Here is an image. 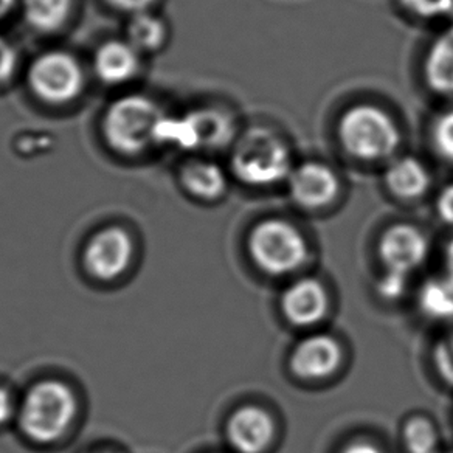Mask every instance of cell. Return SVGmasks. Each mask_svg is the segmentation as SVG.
I'll use <instances>...</instances> for the list:
<instances>
[{"instance_id": "cell-1", "label": "cell", "mask_w": 453, "mask_h": 453, "mask_svg": "<svg viewBox=\"0 0 453 453\" xmlns=\"http://www.w3.org/2000/svg\"><path fill=\"white\" fill-rule=\"evenodd\" d=\"M80 415V401L63 379H41L19 399L16 424L20 434L36 446H53L67 436Z\"/></svg>"}, {"instance_id": "cell-2", "label": "cell", "mask_w": 453, "mask_h": 453, "mask_svg": "<svg viewBox=\"0 0 453 453\" xmlns=\"http://www.w3.org/2000/svg\"><path fill=\"white\" fill-rule=\"evenodd\" d=\"M164 112L145 94L123 95L107 106L101 121L107 146L120 156H139L154 145L156 127Z\"/></svg>"}, {"instance_id": "cell-3", "label": "cell", "mask_w": 453, "mask_h": 453, "mask_svg": "<svg viewBox=\"0 0 453 453\" xmlns=\"http://www.w3.org/2000/svg\"><path fill=\"white\" fill-rule=\"evenodd\" d=\"M339 139L351 157L380 162L396 154L403 135L395 119L382 107L356 104L340 119Z\"/></svg>"}, {"instance_id": "cell-4", "label": "cell", "mask_w": 453, "mask_h": 453, "mask_svg": "<svg viewBox=\"0 0 453 453\" xmlns=\"http://www.w3.org/2000/svg\"><path fill=\"white\" fill-rule=\"evenodd\" d=\"M232 170L241 182L250 187L288 182L294 170L292 152L278 134L265 127H253L236 142Z\"/></svg>"}, {"instance_id": "cell-5", "label": "cell", "mask_w": 453, "mask_h": 453, "mask_svg": "<svg viewBox=\"0 0 453 453\" xmlns=\"http://www.w3.org/2000/svg\"><path fill=\"white\" fill-rule=\"evenodd\" d=\"M247 247L257 267L275 277L296 272L308 258V242L302 232L277 218L253 226Z\"/></svg>"}, {"instance_id": "cell-6", "label": "cell", "mask_w": 453, "mask_h": 453, "mask_svg": "<svg viewBox=\"0 0 453 453\" xmlns=\"http://www.w3.org/2000/svg\"><path fill=\"white\" fill-rule=\"evenodd\" d=\"M32 94L51 106H64L75 101L84 88V70L73 55L51 50L39 55L27 72Z\"/></svg>"}, {"instance_id": "cell-7", "label": "cell", "mask_w": 453, "mask_h": 453, "mask_svg": "<svg viewBox=\"0 0 453 453\" xmlns=\"http://www.w3.org/2000/svg\"><path fill=\"white\" fill-rule=\"evenodd\" d=\"M135 258V242L127 228L103 226L84 244L81 263L96 283L111 284L125 277Z\"/></svg>"}, {"instance_id": "cell-8", "label": "cell", "mask_w": 453, "mask_h": 453, "mask_svg": "<svg viewBox=\"0 0 453 453\" xmlns=\"http://www.w3.org/2000/svg\"><path fill=\"white\" fill-rule=\"evenodd\" d=\"M379 255L387 271L409 277L427 259V236L415 226L396 224L382 234L379 242Z\"/></svg>"}, {"instance_id": "cell-9", "label": "cell", "mask_w": 453, "mask_h": 453, "mask_svg": "<svg viewBox=\"0 0 453 453\" xmlns=\"http://www.w3.org/2000/svg\"><path fill=\"white\" fill-rule=\"evenodd\" d=\"M288 187L296 205L306 210H319L335 201L339 196L340 180L327 165L306 162L294 166Z\"/></svg>"}, {"instance_id": "cell-10", "label": "cell", "mask_w": 453, "mask_h": 453, "mask_svg": "<svg viewBox=\"0 0 453 453\" xmlns=\"http://www.w3.org/2000/svg\"><path fill=\"white\" fill-rule=\"evenodd\" d=\"M226 436L236 453H265L275 436V422L258 405H244L228 418Z\"/></svg>"}, {"instance_id": "cell-11", "label": "cell", "mask_w": 453, "mask_h": 453, "mask_svg": "<svg viewBox=\"0 0 453 453\" xmlns=\"http://www.w3.org/2000/svg\"><path fill=\"white\" fill-rule=\"evenodd\" d=\"M343 353L339 342L326 334H314L296 345L290 366L298 378L323 380L339 370Z\"/></svg>"}, {"instance_id": "cell-12", "label": "cell", "mask_w": 453, "mask_h": 453, "mask_svg": "<svg viewBox=\"0 0 453 453\" xmlns=\"http://www.w3.org/2000/svg\"><path fill=\"white\" fill-rule=\"evenodd\" d=\"M286 319L296 326H312L325 319L329 311V296L315 278H303L289 286L281 298Z\"/></svg>"}, {"instance_id": "cell-13", "label": "cell", "mask_w": 453, "mask_h": 453, "mask_svg": "<svg viewBox=\"0 0 453 453\" xmlns=\"http://www.w3.org/2000/svg\"><path fill=\"white\" fill-rule=\"evenodd\" d=\"M142 53L127 39H111L96 49L94 55L95 75L107 86H121L139 75Z\"/></svg>"}, {"instance_id": "cell-14", "label": "cell", "mask_w": 453, "mask_h": 453, "mask_svg": "<svg viewBox=\"0 0 453 453\" xmlns=\"http://www.w3.org/2000/svg\"><path fill=\"white\" fill-rule=\"evenodd\" d=\"M180 183L187 193L201 201H218L228 187L226 171L208 158H193L180 170Z\"/></svg>"}, {"instance_id": "cell-15", "label": "cell", "mask_w": 453, "mask_h": 453, "mask_svg": "<svg viewBox=\"0 0 453 453\" xmlns=\"http://www.w3.org/2000/svg\"><path fill=\"white\" fill-rule=\"evenodd\" d=\"M427 166L415 157H397L385 170V185L401 199H418L430 188Z\"/></svg>"}, {"instance_id": "cell-16", "label": "cell", "mask_w": 453, "mask_h": 453, "mask_svg": "<svg viewBox=\"0 0 453 453\" xmlns=\"http://www.w3.org/2000/svg\"><path fill=\"white\" fill-rule=\"evenodd\" d=\"M428 88L446 96H453V24L438 35L424 63Z\"/></svg>"}, {"instance_id": "cell-17", "label": "cell", "mask_w": 453, "mask_h": 453, "mask_svg": "<svg viewBox=\"0 0 453 453\" xmlns=\"http://www.w3.org/2000/svg\"><path fill=\"white\" fill-rule=\"evenodd\" d=\"M195 131L197 150H214L226 145L230 140L234 123L228 115L213 107H202L188 112Z\"/></svg>"}, {"instance_id": "cell-18", "label": "cell", "mask_w": 453, "mask_h": 453, "mask_svg": "<svg viewBox=\"0 0 453 453\" xmlns=\"http://www.w3.org/2000/svg\"><path fill=\"white\" fill-rule=\"evenodd\" d=\"M73 0H22V13L35 32L55 33L65 26Z\"/></svg>"}, {"instance_id": "cell-19", "label": "cell", "mask_w": 453, "mask_h": 453, "mask_svg": "<svg viewBox=\"0 0 453 453\" xmlns=\"http://www.w3.org/2000/svg\"><path fill=\"white\" fill-rule=\"evenodd\" d=\"M168 38V27L157 14L148 12L133 14L127 27V41L137 50L154 53L164 47Z\"/></svg>"}, {"instance_id": "cell-20", "label": "cell", "mask_w": 453, "mask_h": 453, "mask_svg": "<svg viewBox=\"0 0 453 453\" xmlns=\"http://www.w3.org/2000/svg\"><path fill=\"white\" fill-rule=\"evenodd\" d=\"M422 309L434 319H453V278L430 281L421 294Z\"/></svg>"}, {"instance_id": "cell-21", "label": "cell", "mask_w": 453, "mask_h": 453, "mask_svg": "<svg viewBox=\"0 0 453 453\" xmlns=\"http://www.w3.org/2000/svg\"><path fill=\"white\" fill-rule=\"evenodd\" d=\"M403 438L409 453H436L438 450L436 428L424 416H415L405 422Z\"/></svg>"}, {"instance_id": "cell-22", "label": "cell", "mask_w": 453, "mask_h": 453, "mask_svg": "<svg viewBox=\"0 0 453 453\" xmlns=\"http://www.w3.org/2000/svg\"><path fill=\"white\" fill-rule=\"evenodd\" d=\"M430 140L436 154L453 164V107L434 119L430 127Z\"/></svg>"}, {"instance_id": "cell-23", "label": "cell", "mask_w": 453, "mask_h": 453, "mask_svg": "<svg viewBox=\"0 0 453 453\" xmlns=\"http://www.w3.org/2000/svg\"><path fill=\"white\" fill-rule=\"evenodd\" d=\"M409 13L421 19H440L453 12V0H397Z\"/></svg>"}, {"instance_id": "cell-24", "label": "cell", "mask_w": 453, "mask_h": 453, "mask_svg": "<svg viewBox=\"0 0 453 453\" xmlns=\"http://www.w3.org/2000/svg\"><path fill=\"white\" fill-rule=\"evenodd\" d=\"M18 51L14 45L0 35V84L10 81L18 69Z\"/></svg>"}, {"instance_id": "cell-25", "label": "cell", "mask_w": 453, "mask_h": 453, "mask_svg": "<svg viewBox=\"0 0 453 453\" xmlns=\"http://www.w3.org/2000/svg\"><path fill=\"white\" fill-rule=\"evenodd\" d=\"M18 407H19V399L14 396L13 391L8 387L0 385V427H5L12 422H16Z\"/></svg>"}, {"instance_id": "cell-26", "label": "cell", "mask_w": 453, "mask_h": 453, "mask_svg": "<svg viewBox=\"0 0 453 453\" xmlns=\"http://www.w3.org/2000/svg\"><path fill=\"white\" fill-rule=\"evenodd\" d=\"M407 286V275L396 273V272L387 271L384 277L379 281V292L385 298H397L403 296Z\"/></svg>"}, {"instance_id": "cell-27", "label": "cell", "mask_w": 453, "mask_h": 453, "mask_svg": "<svg viewBox=\"0 0 453 453\" xmlns=\"http://www.w3.org/2000/svg\"><path fill=\"white\" fill-rule=\"evenodd\" d=\"M436 211L441 219L449 226H453V183L447 185L436 199Z\"/></svg>"}, {"instance_id": "cell-28", "label": "cell", "mask_w": 453, "mask_h": 453, "mask_svg": "<svg viewBox=\"0 0 453 453\" xmlns=\"http://www.w3.org/2000/svg\"><path fill=\"white\" fill-rule=\"evenodd\" d=\"M111 7L123 13L137 14L151 10L156 0H106Z\"/></svg>"}, {"instance_id": "cell-29", "label": "cell", "mask_w": 453, "mask_h": 453, "mask_svg": "<svg viewBox=\"0 0 453 453\" xmlns=\"http://www.w3.org/2000/svg\"><path fill=\"white\" fill-rule=\"evenodd\" d=\"M436 359H438L441 370L446 372L447 378L453 380V337L446 343H442Z\"/></svg>"}, {"instance_id": "cell-30", "label": "cell", "mask_w": 453, "mask_h": 453, "mask_svg": "<svg viewBox=\"0 0 453 453\" xmlns=\"http://www.w3.org/2000/svg\"><path fill=\"white\" fill-rule=\"evenodd\" d=\"M342 453H382V450L378 446H374L372 442L356 441L353 444L345 447Z\"/></svg>"}, {"instance_id": "cell-31", "label": "cell", "mask_w": 453, "mask_h": 453, "mask_svg": "<svg viewBox=\"0 0 453 453\" xmlns=\"http://www.w3.org/2000/svg\"><path fill=\"white\" fill-rule=\"evenodd\" d=\"M18 0H0V20L5 19L13 12Z\"/></svg>"}, {"instance_id": "cell-32", "label": "cell", "mask_w": 453, "mask_h": 453, "mask_svg": "<svg viewBox=\"0 0 453 453\" xmlns=\"http://www.w3.org/2000/svg\"><path fill=\"white\" fill-rule=\"evenodd\" d=\"M447 265H449V271H450V278H453V241L447 249Z\"/></svg>"}, {"instance_id": "cell-33", "label": "cell", "mask_w": 453, "mask_h": 453, "mask_svg": "<svg viewBox=\"0 0 453 453\" xmlns=\"http://www.w3.org/2000/svg\"><path fill=\"white\" fill-rule=\"evenodd\" d=\"M88 453H119L117 450H113V449H98V450H94V452Z\"/></svg>"}, {"instance_id": "cell-34", "label": "cell", "mask_w": 453, "mask_h": 453, "mask_svg": "<svg viewBox=\"0 0 453 453\" xmlns=\"http://www.w3.org/2000/svg\"><path fill=\"white\" fill-rule=\"evenodd\" d=\"M450 453H453V452H450Z\"/></svg>"}]
</instances>
